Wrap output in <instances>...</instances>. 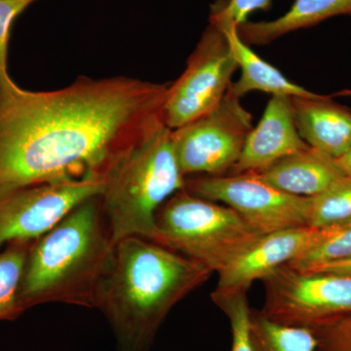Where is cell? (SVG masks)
<instances>
[{"mask_svg": "<svg viewBox=\"0 0 351 351\" xmlns=\"http://www.w3.org/2000/svg\"><path fill=\"white\" fill-rule=\"evenodd\" d=\"M168 85L127 76H80L29 91L0 75V195L94 177L115 154L164 123Z\"/></svg>", "mask_w": 351, "mask_h": 351, "instance_id": "6da1fadb", "label": "cell"}, {"mask_svg": "<svg viewBox=\"0 0 351 351\" xmlns=\"http://www.w3.org/2000/svg\"><path fill=\"white\" fill-rule=\"evenodd\" d=\"M212 274L151 239L130 237L117 241L96 304L112 329L117 350H151L171 311Z\"/></svg>", "mask_w": 351, "mask_h": 351, "instance_id": "7a4b0ae2", "label": "cell"}, {"mask_svg": "<svg viewBox=\"0 0 351 351\" xmlns=\"http://www.w3.org/2000/svg\"><path fill=\"white\" fill-rule=\"evenodd\" d=\"M114 247L100 196L83 201L32 242L20 290L25 311L44 304L96 308Z\"/></svg>", "mask_w": 351, "mask_h": 351, "instance_id": "3957f363", "label": "cell"}, {"mask_svg": "<svg viewBox=\"0 0 351 351\" xmlns=\"http://www.w3.org/2000/svg\"><path fill=\"white\" fill-rule=\"evenodd\" d=\"M101 180V202L113 241L151 239L158 210L186 188L172 130L160 123L132 142L113 156Z\"/></svg>", "mask_w": 351, "mask_h": 351, "instance_id": "277c9868", "label": "cell"}, {"mask_svg": "<svg viewBox=\"0 0 351 351\" xmlns=\"http://www.w3.org/2000/svg\"><path fill=\"white\" fill-rule=\"evenodd\" d=\"M262 235L232 208L184 189L157 212L151 240L219 274Z\"/></svg>", "mask_w": 351, "mask_h": 351, "instance_id": "5b68a950", "label": "cell"}, {"mask_svg": "<svg viewBox=\"0 0 351 351\" xmlns=\"http://www.w3.org/2000/svg\"><path fill=\"white\" fill-rule=\"evenodd\" d=\"M228 89L211 112L172 130L176 157L184 177L226 175L239 161L253 129V117Z\"/></svg>", "mask_w": 351, "mask_h": 351, "instance_id": "8992f818", "label": "cell"}, {"mask_svg": "<svg viewBox=\"0 0 351 351\" xmlns=\"http://www.w3.org/2000/svg\"><path fill=\"white\" fill-rule=\"evenodd\" d=\"M262 281L265 302L258 313L274 322L313 328L351 313V276L301 271L286 265Z\"/></svg>", "mask_w": 351, "mask_h": 351, "instance_id": "52a82bcc", "label": "cell"}, {"mask_svg": "<svg viewBox=\"0 0 351 351\" xmlns=\"http://www.w3.org/2000/svg\"><path fill=\"white\" fill-rule=\"evenodd\" d=\"M184 191L223 203L263 235L308 226L311 197L283 193L256 173L186 178Z\"/></svg>", "mask_w": 351, "mask_h": 351, "instance_id": "ba28073f", "label": "cell"}, {"mask_svg": "<svg viewBox=\"0 0 351 351\" xmlns=\"http://www.w3.org/2000/svg\"><path fill=\"white\" fill-rule=\"evenodd\" d=\"M237 69L225 32L208 25L184 73L168 86L163 106L165 125L175 130L214 110L228 93Z\"/></svg>", "mask_w": 351, "mask_h": 351, "instance_id": "9c48e42d", "label": "cell"}, {"mask_svg": "<svg viewBox=\"0 0 351 351\" xmlns=\"http://www.w3.org/2000/svg\"><path fill=\"white\" fill-rule=\"evenodd\" d=\"M103 189V180L87 177L2 193L0 248L11 242L38 239L83 201L100 196Z\"/></svg>", "mask_w": 351, "mask_h": 351, "instance_id": "30bf717a", "label": "cell"}, {"mask_svg": "<svg viewBox=\"0 0 351 351\" xmlns=\"http://www.w3.org/2000/svg\"><path fill=\"white\" fill-rule=\"evenodd\" d=\"M327 228L299 226L267 233L219 272L212 300L246 292L252 284L263 280L279 267L294 262L327 234Z\"/></svg>", "mask_w": 351, "mask_h": 351, "instance_id": "8fae6325", "label": "cell"}, {"mask_svg": "<svg viewBox=\"0 0 351 351\" xmlns=\"http://www.w3.org/2000/svg\"><path fill=\"white\" fill-rule=\"evenodd\" d=\"M307 147L309 145L302 140L295 125L292 97L271 96L230 174L262 172Z\"/></svg>", "mask_w": 351, "mask_h": 351, "instance_id": "7c38bea8", "label": "cell"}, {"mask_svg": "<svg viewBox=\"0 0 351 351\" xmlns=\"http://www.w3.org/2000/svg\"><path fill=\"white\" fill-rule=\"evenodd\" d=\"M298 131L309 147L338 158L351 149V110L332 95L292 97Z\"/></svg>", "mask_w": 351, "mask_h": 351, "instance_id": "4fadbf2b", "label": "cell"}, {"mask_svg": "<svg viewBox=\"0 0 351 351\" xmlns=\"http://www.w3.org/2000/svg\"><path fill=\"white\" fill-rule=\"evenodd\" d=\"M256 174L274 188L301 197L319 195L346 178L335 158L311 147Z\"/></svg>", "mask_w": 351, "mask_h": 351, "instance_id": "5bb4252c", "label": "cell"}, {"mask_svg": "<svg viewBox=\"0 0 351 351\" xmlns=\"http://www.w3.org/2000/svg\"><path fill=\"white\" fill-rule=\"evenodd\" d=\"M337 16H351V0H295L287 12L271 21L243 23L239 36L249 46L267 45L286 34Z\"/></svg>", "mask_w": 351, "mask_h": 351, "instance_id": "9a60e30c", "label": "cell"}, {"mask_svg": "<svg viewBox=\"0 0 351 351\" xmlns=\"http://www.w3.org/2000/svg\"><path fill=\"white\" fill-rule=\"evenodd\" d=\"M221 31L225 32L233 59L241 71L239 80L232 82L230 87V91L239 98L252 91L301 98H313L319 95L290 82L278 69L263 60L251 46L242 40L237 27L232 25Z\"/></svg>", "mask_w": 351, "mask_h": 351, "instance_id": "2e32d148", "label": "cell"}, {"mask_svg": "<svg viewBox=\"0 0 351 351\" xmlns=\"http://www.w3.org/2000/svg\"><path fill=\"white\" fill-rule=\"evenodd\" d=\"M32 241L11 242L0 251V322L15 321L25 313L21 284Z\"/></svg>", "mask_w": 351, "mask_h": 351, "instance_id": "e0dca14e", "label": "cell"}, {"mask_svg": "<svg viewBox=\"0 0 351 351\" xmlns=\"http://www.w3.org/2000/svg\"><path fill=\"white\" fill-rule=\"evenodd\" d=\"M251 339L254 351H316L318 341L311 328L289 326L252 311Z\"/></svg>", "mask_w": 351, "mask_h": 351, "instance_id": "ac0fdd59", "label": "cell"}, {"mask_svg": "<svg viewBox=\"0 0 351 351\" xmlns=\"http://www.w3.org/2000/svg\"><path fill=\"white\" fill-rule=\"evenodd\" d=\"M350 257L351 219L339 225L328 226L324 239L288 265L301 271H307L319 265Z\"/></svg>", "mask_w": 351, "mask_h": 351, "instance_id": "d6986e66", "label": "cell"}, {"mask_svg": "<svg viewBox=\"0 0 351 351\" xmlns=\"http://www.w3.org/2000/svg\"><path fill=\"white\" fill-rule=\"evenodd\" d=\"M351 219V179L345 178L319 195L311 197L308 226L327 228Z\"/></svg>", "mask_w": 351, "mask_h": 351, "instance_id": "ffe728a7", "label": "cell"}, {"mask_svg": "<svg viewBox=\"0 0 351 351\" xmlns=\"http://www.w3.org/2000/svg\"><path fill=\"white\" fill-rule=\"evenodd\" d=\"M246 294V292L235 293L213 301L230 321V351H254L251 339L252 311Z\"/></svg>", "mask_w": 351, "mask_h": 351, "instance_id": "44dd1931", "label": "cell"}, {"mask_svg": "<svg viewBox=\"0 0 351 351\" xmlns=\"http://www.w3.org/2000/svg\"><path fill=\"white\" fill-rule=\"evenodd\" d=\"M272 0H216L210 10L209 24L219 29L239 27L258 10H269Z\"/></svg>", "mask_w": 351, "mask_h": 351, "instance_id": "7402d4cb", "label": "cell"}, {"mask_svg": "<svg viewBox=\"0 0 351 351\" xmlns=\"http://www.w3.org/2000/svg\"><path fill=\"white\" fill-rule=\"evenodd\" d=\"M317 338L316 351H351V313L311 328Z\"/></svg>", "mask_w": 351, "mask_h": 351, "instance_id": "603a6c76", "label": "cell"}, {"mask_svg": "<svg viewBox=\"0 0 351 351\" xmlns=\"http://www.w3.org/2000/svg\"><path fill=\"white\" fill-rule=\"evenodd\" d=\"M38 0H0V75L8 73L7 57L14 21Z\"/></svg>", "mask_w": 351, "mask_h": 351, "instance_id": "cb8c5ba5", "label": "cell"}, {"mask_svg": "<svg viewBox=\"0 0 351 351\" xmlns=\"http://www.w3.org/2000/svg\"><path fill=\"white\" fill-rule=\"evenodd\" d=\"M311 272H329V274H346V276H351V257L346 258V260L339 261L326 263V265H319V267H314Z\"/></svg>", "mask_w": 351, "mask_h": 351, "instance_id": "d4e9b609", "label": "cell"}, {"mask_svg": "<svg viewBox=\"0 0 351 351\" xmlns=\"http://www.w3.org/2000/svg\"><path fill=\"white\" fill-rule=\"evenodd\" d=\"M335 161L343 175L351 179V149H348L343 156L335 158Z\"/></svg>", "mask_w": 351, "mask_h": 351, "instance_id": "484cf974", "label": "cell"}, {"mask_svg": "<svg viewBox=\"0 0 351 351\" xmlns=\"http://www.w3.org/2000/svg\"><path fill=\"white\" fill-rule=\"evenodd\" d=\"M332 97H351V89L341 90V91L332 94Z\"/></svg>", "mask_w": 351, "mask_h": 351, "instance_id": "4316f807", "label": "cell"}]
</instances>
